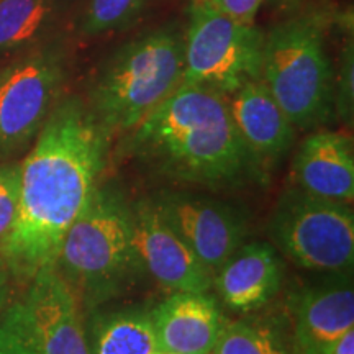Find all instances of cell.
<instances>
[{"label":"cell","mask_w":354,"mask_h":354,"mask_svg":"<svg viewBox=\"0 0 354 354\" xmlns=\"http://www.w3.org/2000/svg\"><path fill=\"white\" fill-rule=\"evenodd\" d=\"M3 313L37 354H91L81 302L55 264L39 269Z\"/></svg>","instance_id":"9c48e42d"},{"label":"cell","mask_w":354,"mask_h":354,"mask_svg":"<svg viewBox=\"0 0 354 354\" xmlns=\"http://www.w3.org/2000/svg\"><path fill=\"white\" fill-rule=\"evenodd\" d=\"M59 12L61 0H0V55L43 39Z\"/></svg>","instance_id":"d6986e66"},{"label":"cell","mask_w":354,"mask_h":354,"mask_svg":"<svg viewBox=\"0 0 354 354\" xmlns=\"http://www.w3.org/2000/svg\"><path fill=\"white\" fill-rule=\"evenodd\" d=\"M264 32L225 15L209 0H194L184 30V82L232 95L259 81Z\"/></svg>","instance_id":"52a82bcc"},{"label":"cell","mask_w":354,"mask_h":354,"mask_svg":"<svg viewBox=\"0 0 354 354\" xmlns=\"http://www.w3.org/2000/svg\"><path fill=\"white\" fill-rule=\"evenodd\" d=\"M127 148L172 183L221 190L261 176L234 125L228 97L198 84H180L127 133Z\"/></svg>","instance_id":"7a4b0ae2"},{"label":"cell","mask_w":354,"mask_h":354,"mask_svg":"<svg viewBox=\"0 0 354 354\" xmlns=\"http://www.w3.org/2000/svg\"><path fill=\"white\" fill-rule=\"evenodd\" d=\"M184 82V32L176 25L122 44L95 74L87 107L110 136L127 135Z\"/></svg>","instance_id":"277c9868"},{"label":"cell","mask_w":354,"mask_h":354,"mask_svg":"<svg viewBox=\"0 0 354 354\" xmlns=\"http://www.w3.org/2000/svg\"><path fill=\"white\" fill-rule=\"evenodd\" d=\"M333 115L344 125H353L354 117V41L349 35L338 59V71L333 76Z\"/></svg>","instance_id":"44dd1931"},{"label":"cell","mask_w":354,"mask_h":354,"mask_svg":"<svg viewBox=\"0 0 354 354\" xmlns=\"http://www.w3.org/2000/svg\"><path fill=\"white\" fill-rule=\"evenodd\" d=\"M333 76L320 17H294L264 35L261 81L295 130H313L330 120Z\"/></svg>","instance_id":"5b68a950"},{"label":"cell","mask_w":354,"mask_h":354,"mask_svg":"<svg viewBox=\"0 0 354 354\" xmlns=\"http://www.w3.org/2000/svg\"><path fill=\"white\" fill-rule=\"evenodd\" d=\"M161 354H172V353H161Z\"/></svg>","instance_id":"83f0119b"},{"label":"cell","mask_w":354,"mask_h":354,"mask_svg":"<svg viewBox=\"0 0 354 354\" xmlns=\"http://www.w3.org/2000/svg\"><path fill=\"white\" fill-rule=\"evenodd\" d=\"M212 354H300L284 317L261 315L227 322Z\"/></svg>","instance_id":"ac0fdd59"},{"label":"cell","mask_w":354,"mask_h":354,"mask_svg":"<svg viewBox=\"0 0 354 354\" xmlns=\"http://www.w3.org/2000/svg\"><path fill=\"white\" fill-rule=\"evenodd\" d=\"M225 15L246 25H254L256 17L264 6L266 0H209Z\"/></svg>","instance_id":"603a6c76"},{"label":"cell","mask_w":354,"mask_h":354,"mask_svg":"<svg viewBox=\"0 0 354 354\" xmlns=\"http://www.w3.org/2000/svg\"><path fill=\"white\" fill-rule=\"evenodd\" d=\"M344 274L299 295L290 326L300 354H326L336 339L354 330L353 281Z\"/></svg>","instance_id":"9a60e30c"},{"label":"cell","mask_w":354,"mask_h":354,"mask_svg":"<svg viewBox=\"0 0 354 354\" xmlns=\"http://www.w3.org/2000/svg\"><path fill=\"white\" fill-rule=\"evenodd\" d=\"M326 354H354V330H349L335 342Z\"/></svg>","instance_id":"484cf974"},{"label":"cell","mask_w":354,"mask_h":354,"mask_svg":"<svg viewBox=\"0 0 354 354\" xmlns=\"http://www.w3.org/2000/svg\"><path fill=\"white\" fill-rule=\"evenodd\" d=\"M68 76V55L43 44L0 71V156L26 148L59 100Z\"/></svg>","instance_id":"ba28073f"},{"label":"cell","mask_w":354,"mask_h":354,"mask_svg":"<svg viewBox=\"0 0 354 354\" xmlns=\"http://www.w3.org/2000/svg\"><path fill=\"white\" fill-rule=\"evenodd\" d=\"M268 232L279 253L307 271H351L354 214L346 202L313 196L292 185L279 197Z\"/></svg>","instance_id":"8992f818"},{"label":"cell","mask_w":354,"mask_h":354,"mask_svg":"<svg viewBox=\"0 0 354 354\" xmlns=\"http://www.w3.org/2000/svg\"><path fill=\"white\" fill-rule=\"evenodd\" d=\"M55 268L87 308L127 294L145 276L133 241L131 202L120 189L97 185L64 234Z\"/></svg>","instance_id":"3957f363"},{"label":"cell","mask_w":354,"mask_h":354,"mask_svg":"<svg viewBox=\"0 0 354 354\" xmlns=\"http://www.w3.org/2000/svg\"><path fill=\"white\" fill-rule=\"evenodd\" d=\"M87 328L91 354H161L151 312L122 308L94 313Z\"/></svg>","instance_id":"e0dca14e"},{"label":"cell","mask_w":354,"mask_h":354,"mask_svg":"<svg viewBox=\"0 0 354 354\" xmlns=\"http://www.w3.org/2000/svg\"><path fill=\"white\" fill-rule=\"evenodd\" d=\"M0 354H37L6 313L0 320Z\"/></svg>","instance_id":"cb8c5ba5"},{"label":"cell","mask_w":354,"mask_h":354,"mask_svg":"<svg viewBox=\"0 0 354 354\" xmlns=\"http://www.w3.org/2000/svg\"><path fill=\"white\" fill-rule=\"evenodd\" d=\"M148 3L149 0H87L79 32L84 37L122 32L140 19Z\"/></svg>","instance_id":"ffe728a7"},{"label":"cell","mask_w":354,"mask_h":354,"mask_svg":"<svg viewBox=\"0 0 354 354\" xmlns=\"http://www.w3.org/2000/svg\"><path fill=\"white\" fill-rule=\"evenodd\" d=\"M295 187L351 203L354 198L353 141L343 133L317 130L300 143L290 169Z\"/></svg>","instance_id":"2e32d148"},{"label":"cell","mask_w":354,"mask_h":354,"mask_svg":"<svg viewBox=\"0 0 354 354\" xmlns=\"http://www.w3.org/2000/svg\"><path fill=\"white\" fill-rule=\"evenodd\" d=\"M230 112L259 174L274 169L289 153L295 128L263 81H251L228 95Z\"/></svg>","instance_id":"7c38bea8"},{"label":"cell","mask_w":354,"mask_h":354,"mask_svg":"<svg viewBox=\"0 0 354 354\" xmlns=\"http://www.w3.org/2000/svg\"><path fill=\"white\" fill-rule=\"evenodd\" d=\"M284 281V266L272 245L243 243L214 274L216 294L234 313L258 312L276 299Z\"/></svg>","instance_id":"4fadbf2b"},{"label":"cell","mask_w":354,"mask_h":354,"mask_svg":"<svg viewBox=\"0 0 354 354\" xmlns=\"http://www.w3.org/2000/svg\"><path fill=\"white\" fill-rule=\"evenodd\" d=\"M133 241L145 272L171 292H209L214 274L159 214L151 198L131 202Z\"/></svg>","instance_id":"8fae6325"},{"label":"cell","mask_w":354,"mask_h":354,"mask_svg":"<svg viewBox=\"0 0 354 354\" xmlns=\"http://www.w3.org/2000/svg\"><path fill=\"white\" fill-rule=\"evenodd\" d=\"M20 207V165L0 166V246L10 236Z\"/></svg>","instance_id":"7402d4cb"},{"label":"cell","mask_w":354,"mask_h":354,"mask_svg":"<svg viewBox=\"0 0 354 354\" xmlns=\"http://www.w3.org/2000/svg\"><path fill=\"white\" fill-rule=\"evenodd\" d=\"M112 136L79 97L56 105L20 165V207L0 261L12 276L30 281L53 266L64 234L99 185Z\"/></svg>","instance_id":"6da1fadb"},{"label":"cell","mask_w":354,"mask_h":354,"mask_svg":"<svg viewBox=\"0 0 354 354\" xmlns=\"http://www.w3.org/2000/svg\"><path fill=\"white\" fill-rule=\"evenodd\" d=\"M151 318L159 349L172 354H212L228 322L207 292H172Z\"/></svg>","instance_id":"5bb4252c"},{"label":"cell","mask_w":354,"mask_h":354,"mask_svg":"<svg viewBox=\"0 0 354 354\" xmlns=\"http://www.w3.org/2000/svg\"><path fill=\"white\" fill-rule=\"evenodd\" d=\"M8 297H10V272L0 261V317L6 312Z\"/></svg>","instance_id":"d4e9b609"},{"label":"cell","mask_w":354,"mask_h":354,"mask_svg":"<svg viewBox=\"0 0 354 354\" xmlns=\"http://www.w3.org/2000/svg\"><path fill=\"white\" fill-rule=\"evenodd\" d=\"M272 3H276V6H294V3H299V2H302V0H271Z\"/></svg>","instance_id":"4316f807"},{"label":"cell","mask_w":354,"mask_h":354,"mask_svg":"<svg viewBox=\"0 0 354 354\" xmlns=\"http://www.w3.org/2000/svg\"><path fill=\"white\" fill-rule=\"evenodd\" d=\"M149 198L212 274L246 240V216L232 203L174 189L159 190Z\"/></svg>","instance_id":"30bf717a"}]
</instances>
